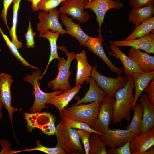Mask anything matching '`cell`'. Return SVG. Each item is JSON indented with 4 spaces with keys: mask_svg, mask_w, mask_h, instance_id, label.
I'll use <instances>...</instances> for the list:
<instances>
[{
    "mask_svg": "<svg viewBox=\"0 0 154 154\" xmlns=\"http://www.w3.org/2000/svg\"><path fill=\"white\" fill-rule=\"evenodd\" d=\"M0 145L2 147L0 154L14 153V151L10 149V144L7 140L4 139H0Z\"/></svg>",
    "mask_w": 154,
    "mask_h": 154,
    "instance_id": "60d3db41",
    "label": "cell"
},
{
    "mask_svg": "<svg viewBox=\"0 0 154 154\" xmlns=\"http://www.w3.org/2000/svg\"><path fill=\"white\" fill-rule=\"evenodd\" d=\"M109 43L118 46H130L141 49L148 53L154 54V33L151 32L143 37L133 40L109 41Z\"/></svg>",
    "mask_w": 154,
    "mask_h": 154,
    "instance_id": "5bb4252c",
    "label": "cell"
},
{
    "mask_svg": "<svg viewBox=\"0 0 154 154\" xmlns=\"http://www.w3.org/2000/svg\"><path fill=\"white\" fill-rule=\"evenodd\" d=\"M115 102L114 98L108 96L103 99L96 121L91 127L93 129L102 134L106 132L112 121Z\"/></svg>",
    "mask_w": 154,
    "mask_h": 154,
    "instance_id": "9c48e42d",
    "label": "cell"
},
{
    "mask_svg": "<svg viewBox=\"0 0 154 154\" xmlns=\"http://www.w3.org/2000/svg\"><path fill=\"white\" fill-rule=\"evenodd\" d=\"M103 40L102 37H91L86 43V47L100 58L105 63L112 72L116 74L118 76H121L124 72V70L115 66L109 59L103 48Z\"/></svg>",
    "mask_w": 154,
    "mask_h": 154,
    "instance_id": "2e32d148",
    "label": "cell"
},
{
    "mask_svg": "<svg viewBox=\"0 0 154 154\" xmlns=\"http://www.w3.org/2000/svg\"><path fill=\"white\" fill-rule=\"evenodd\" d=\"M50 112L23 113V117L26 121L27 130L32 132L33 129L38 128L46 135L50 136L55 135L56 118Z\"/></svg>",
    "mask_w": 154,
    "mask_h": 154,
    "instance_id": "8992f818",
    "label": "cell"
},
{
    "mask_svg": "<svg viewBox=\"0 0 154 154\" xmlns=\"http://www.w3.org/2000/svg\"><path fill=\"white\" fill-rule=\"evenodd\" d=\"M31 3V7L33 10L35 12L38 11L39 9L37 7V4L40 0H27Z\"/></svg>",
    "mask_w": 154,
    "mask_h": 154,
    "instance_id": "b9f144b4",
    "label": "cell"
},
{
    "mask_svg": "<svg viewBox=\"0 0 154 154\" xmlns=\"http://www.w3.org/2000/svg\"><path fill=\"white\" fill-rule=\"evenodd\" d=\"M102 101H97L87 104H80L65 107L60 113V116L61 119L66 118L85 122L92 127L97 118Z\"/></svg>",
    "mask_w": 154,
    "mask_h": 154,
    "instance_id": "3957f363",
    "label": "cell"
},
{
    "mask_svg": "<svg viewBox=\"0 0 154 154\" xmlns=\"http://www.w3.org/2000/svg\"><path fill=\"white\" fill-rule=\"evenodd\" d=\"M89 83L88 90L84 96L81 99L76 97L77 102L73 105H77L82 103L92 102L97 101H102L107 95L104 91L97 85L93 78L90 76L86 84Z\"/></svg>",
    "mask_w": 154,
    "mask_h": 154,
    "instance_id": "44dd1931",
    "label": "cell"
},
{
    "mask_svg": "<svg viewBox=\"0 0 154 154\" xmlns=\"http://www.w3.org/2000/svg\"><path fill=\"white\" fill-rule=\"evenodd\" d=\"M57 48L66 54L67 60L64 57L60 58L57 65V76L55 79L48 82V86L53 90H60L64 92L72 88L69 81L72 72H70L69 69L76 54L73 52H68L67 49L64 46H59Z\"/></svg>",
    "mask_w": 154,
    "mask_h": 154,
    "instance_id": "5b68a950",
    "label": "cell"
},
{
    "mask_svg": "<svg viewBox=\"0 0 154 154\" xmlns=\"http://www.w3.org/2000/svg\"><path fill=\"white\" fill-rule=\"evenodd\" d=\"M107 154H131L129 141L123 146L106 149Z\"/></svg>",
    "mask_w": 154,
    "mask_h": 154,
    "instance_id": "8d00e7d4",
    "label": "cell"
},
{
    "mask_svg": "<svg viewBox=\"0 0 154 154\" xmlns=\"http://www.w3.org/2000/svg\"><path fill=\"white\" fill-rule=\"evenodd\" d=\"M81 87L80 84H76L73 88L53 97L47 101L46 104L54 105L60 113L67 107L70 101L79 92Z\"/></svg>",
    "mask_w": 154,
    "mask_h": 154,
    "instance_id": "7402d4cb",
    "label": "cell"
},
{
    "mask_svg": "<svg viewBox=\"0 0 154 154\" xmlns=\"http://www.w3.org/2000/svg\"><path fill=\"white\" fill-rule=\"evenodd\" d=\"M133 110H134V114L133 118L130 123L126 127V129L136 135L141 133L143 113L141 104L140 103H136Z\"/></svg>",
    "mask_w": 154,
    "mask_h": 154,
    "instance_id": "83f0119b",
    "label": "cell"
},
{
    "mask_svg": "<svg viewBox=\"0 0 154 154\" xmlns=\"http://www.w3.org/2000/svg\"><path fill=\"white\" fill-rule=\"evenodd\" d=\"M86 0V1H88V0Z\"/></svg>",
    "mask_w": 154,
    "mask_h": 154,
    "instance_id": "f6af8a7d",
    "label": "cell"
},
{
    "mask_svg": "<svg viewBox=\"0 0 154 154\" xmlns=\"http://www.w3.org/2000/svg\"><path fill=\"white\" fill-rule=\"evenodd\" d=\"M154 29V17H151L135 27L132 33L124 40H133L145 36Z\"/></svg>",
    "mask_w": 154,
    "mask_h": 154,
    "instance_id": "484cf974",
    "label": "cell"
},
{
    "mask_svg": "<svg viewBox=\"0 0 154 154\" xmlns=\"http://www.w3.org/2000/svg\"><path fill=\"white\" fill-rule=\"evenodd\" d=\"M139 101L143 110L141 133H145L153 128L154 105L146 93L141 96Z\"/></svg>",
    "mask_w": 154,
    "mask_h": 154,
    "instance_id": "ac0fdd59",
    "label": "cell"
},
{
    "mask_svg": "<svg viewBox=\"0 0 154 154\" xmlns=\"http://www.w3.org/2000/svg\"><path fill=\"white\" fill-rule=\"evenodd\" d=\"M127 82L122 88L116 92L113 117L112 123L121 125L122 120L130 121L132 119L131 114L134 98L133 94L135 85L132 77H128Z\"/></svg>",
    "mask_w": 154,
    "mask_h": 154,
    "instance_id": "6da1fadb",
    "label": "cell"
},
{
    "mask_svg": "<svg viewBox=\"0 0 154 154\" xmlns=\"http://www.w3.org/2000/svg\"><path fill=\"white\" fill-rule=\"evenodd\" d=\"M0 33L4 38L7 45L12 55L15 57L23 65L27 67L29 66L32 68H35L36 69H38V68L31 65L29 64L22 56L19 52L18 49L15 45L10 40L7 36L4 33L0 26Z\"/></svg>",
    "mask_w": 154,
    "mask_h": 154,
    "instance_id": "4dcf8cb0",
    "label": "cell"
},
{
    "mask_svg": "<svg viewBox=\"0 0 154 154\" xmlns=\"http://www.w3.org/2000/svg\"><path fill=\"white\" fill-rule=\"evenodd\" d=\"M132 77L135 85V93L133 105V109L144 89L154 78V71L144 73L136 72L133 73Z\"/></svg>",
    "mask_w": 154,
    "mask_h": 154,
    "instance_id": "603a6c76",
    "label": "cell"
},
{
    "mask_svg": "<svg viewBox=\"0 0 154 154\" xmlns=\"http://www.w3.org/2000/svg\"><path fill=\"white\" fill-rule=\"evenodd\" d=\"M29 24L27 31L24 34L26 40V46L27 48H34L35 46L34 38L36 33L33 32L31 27V23L29 17Z\"/></svg>",
    "mask_w": 154,
    "mask_h": 154,
    "instance_id": "d590c367",
    "label": "cell"
},
{
    "mask_svg": "<svg viewBox=\"0 0 154 154\" xmlns=\"http://www.w3.org/2000/svg\"><path fill=\"white\" fill-rule=\"evenodd\" d=\"M77 133L83 144L84 149L85 153L89 154V138L91 133L88 131L76 129Z\"/></svg>",
    "mask_w": 154,
    "mask_h": 154,
    "instance_id": "e575fe53",
    "label": "cell"
},
{
    "mask_svg": "<svg viewBox=\"0 0 154 154\" xmlns=\"http://www.w3.org/2000/svg\"><path fill=\"white\" fill-rule=\"evenodd\" d=\"M97 66L92 67L90 76L95 80L98 86L106 93L107 96L114 98L116 93L126 84L128 78L118 76L112 78L102 75L97 70Z\"/></svg>",
    "mask_w": 154,
    "mask_h": 154,
    "instance_id": "ba28073f",
    "label": "cell"
},
{
    "mask_svg": "<svg viewBox=\"0 0 154 154\" xmlns=\"http://www.w3.org/2000/svg\"><path fill=\"white\" fill-rule=\"evenodd\" d=\"M135 135L125 129H112L109 128L106 132L100 135L103 143L110 148L123 146Z\"/></svg>",
    "mask_w": 154,
    "mask_h": 154,
    "instance_id": "4fadbf2b",
    "label": "cell"
},
{
    "mask_svg": "<svg viewBox=\"0 0 154 154\" xmlns=\"http://www.w3.org/2000/svg\"><path fill=\"white\" fill-rule=\"evenodd\" d=\"M61 21L66 28L67 34L72 36L79 42L80 45L86 47L85 44L91 37L89 36L80 28V23H76L73 18L69 17L64 13H61Z\"/></svg>",
    "mask_w": 154,
    "mask_h": 154,
    "instance_id": "d6986e66",
    "label": "cell"
},
{
    "mask_svg": "<svg viewBox=\"0 0 154 154\" xmlns=\"http://www.w3.org/2000/svg\"><path fill=\"white\" fill-rule=\"evenodd\" d=\"M131 154H142L154 145V128L134 135L129 140Z\"/></svg>",
    "mask_w": 154,
    "mask_h": 154,
    "instance_id": "9a60e30c",
    "label": "cell"
},
{
    "mask_svg": "<svg viewBox=\"0 0 154 154\" xmlns=\"http://www.w3.org/2000/svg\"><path fill=\"white\" fill-rule=\"evenodd\" d=\"M88 2H91V1H92V0H88Z\"/></svg>",
    "mask_w": 154,
    "mask_h": 154,
    "instance_id": "ee69618b",
    "label": "cell"
},
{
    "mask_svg": "<svg viewBox=\"0 0 154 154\" xmlns=\"http://www.w3.org/2000/svg\"><path fill=\"white\" fill-rule=\"evenodd\" d=\"M143 91L145 92L149 97L151 101L154 105V78L153 79Z\"/></svg>",
    "mask_w": 154,
    "mask_h": 154,
    "instance_id": "ab89813d",
    "label": "cell"
},
{
    "mask_svg": "<svg viewBox=\"0 0 154 154\" xmlns=\"http://www.w3.org/2000/svg\"><path fill=\"white\" fill-rule=\"evenodd\" d=\"M21 1L14 0L13 1L12 27L9 31V36L11 38V41L15 45L18 50L21 49L23 46L22 42L18 40L16 34L18 12Z\"/></svg>",
    "mask_w": 154,
    "mask_h": 154,
    "instance_id": "f1b7e54d",
    "label": "cell"
},
{
    "mask_svg": "<svg viewBox=\"0 0 154 154\" xmlns=\"http://www.w3.org/2000/svg\"><path fill=\"white\" fill-rule=\"evenodd\" d=\"M60 34V33L58 32H53L48 30L46 33L42 37L43 38H46L49 42L50 55L46 67L43 73L40 77V80L45 74L51 62L54 59H57L59 60L60 59L57 52L58 46L57 45V39Z\"/></svg>",
    "mask_w": 154,
    "mask_h": 154,
    "instance_id": "4316f807",
    "label": "cell"
},
{
    "mask_svg": "<svg viewBox=\"0 0 154 154\" xmlns=\"http://www.w3.org/2000/svg\"><path fill=\"white\" fill-rule=\"evenodd\" d=\"M85 0H64L62 3V6L59 9L61 13L69 15L80 23H85L90 17L88 13L84 11Z\"/></svg>",
    "mask_w": 154,
    "mask_h": 154,
    "instance_id": "7c38bea8",
    "label": "cell"
},
{
    "mask_svg": "<svg viewBox=\"0 0 154 154\" xmlns=\"http://www.w3.org/2000/svg\"><path fill=\"white\" fill-rule=\"evenodd\" d=\"M110 47L122 62L124 67V72L127 77H132L134 72L143 73L131 59L121 51L119 46L110 44Z\"/></svg>",
    "mask_w": 154,
    "mask_h": 154,
    "instance_id": "d4e9b609",
    "label": "cell"
},
{
    "mask_svg": "<svg viewBox=\"0 0 154 154\" xmlns=\"http://www.w3.org/2000/svg\"><path fill=\"white\" fill-rule=\"evenodd\" d=\"M14 0H3V7L1 12V16L8 30L10 29L8 26L7 20V13L9 6Z\"/></svg>",
    "mask_w": 154,
    "mask_h": 154,
    "instance_id": "f35d334b",
    "label": "cell"
},
{
    "mask_svg": "<svg viewBox=\"0 0 154 154\" xmlns=\"http://www.w3.org/2000/svg\"><path fill=\"white\" fill-rule=\"evenodd\" d=\"M37 146L32 149H27L21 151H14V153L24 151L30 152L39 151L47 154H66L64 151L60 147L56 145L54 147H49L42 145L38 140L36 141Z\"/></svg>",
    "mask_w": 154,
    "mask_h": 154,
    "instance_id": "1f68e13d",
    "label": "cell"
},
{
    "mask_svg": "<svg viewBox=\"0 0 154 154\" xmlns=\"http://www.w3.org/2000/svg\"><path fill=\"white\" fill-rule=\"evenodd\" d=\"M129 3L132 9H136L150 5H153L154 0H129Z\"/></svg>",
    "mask_w": 154,
    "mask_h": 154,
    "instance_id": "74e56055",
    "label": "cell"
},
{
    "mask_svg": "<svg viewBox=\"0 0 154 154\" xmlns=\"http://www.w3.org/2000/svg\"><path fill=\"white\" fill-rule=\"evenodd\" d=\"M41 71L38 69L32 72V74H28L24 78V81L31 84L33 87V94L35 100L34 103L30 109L31 113L40 112L44 108H47L48 106L46 104L48 101L54 96L63 93L60 90H55L50 93L43 92L40 87V82H38L41 75Z\"/></svg>",
    "mask_w": 154,
    "mask_h": 154,
    "instance_id": "277c9868",
    "label": "cell"
},
{
    "mask_svg": "<svg viewBox=\"0 0 154 154\" xmlns=\"http://www.w3.org/2000/svg\"><path fill=\"white\" fill-rule=\"evenodd\" d=\"M64 0H40L37 4L39 10L48 12L56 7Z\"/></svg>",
    "mask_w": 154,
    "mask_h": 154,
    "instance_id": "836d02e7",
    "label": "cell"
},
{
    "mask_svg": "<svg viewBox=\"0 0 154 154\" xmlns=\"http://www.w3.org/2000/svg\"><path fill=\"white\" fill-rule=\"evenodd\" d=\"M89 154H107V145L100 139V135L91 133L89 138Z\"/></svg>",
    "mask_w": 154,
    "mask_h": 154,
    "instance_id": "f546056e",
    "label": "cell"
},
{
    "mask_svg": "<svg viewBox=\"0 0 154 154\" xmlns=\"http://www.w3.org/2000/svg\"><path fill=\"white\" fill-rule=\"evenodd\" d=\"M123 7V3L119 0H92L91 2H86L84 8L90 9L95 14L99 26L98 37H102L101 35V25L107 12L112 9H119Z\"/></svg>",
    "mask_w": 154,
    "mask_h": 154,
    "instance_id": "30bf717a",
    "label": "cell"
},
{
    "mask_svg": "<svg viewBox=\"0 0 154 154\" xmlns=\"http://www.w3.org/2000/svg\"><path fill=\"white\" fill-rule=\"evenodd\" d=\"M154 14L153 5H150L132 9L128 15V21L137 27L142 23L152 17Z\"/></svg>",
    "mask_w": 154,
    "mask_h": 154,
    "instance_id": "cb8c5ba5",
    "label": "cell"
},
{
    "mask_svg": "<svg viewBox=\"0 0 154 154\" xmlns=\"http://www.w3.org/2000/svg\"><path fill=\"white\" fill-rule=\"evenodd\" d=\"M77 61L76 84L82 85L90 76L92 67L88 63L85 51L83 50L74 56Z\"/></svg>",
    "mask_w": 154,
    "mask_h": 154,
    "instance_id": "ffe728a7",
    "label": "cell"
},
{
    "mask_svg": "<svg viewBox=\"0 0 154 154\" xmlns=\"http://www.w3.org/2000/svg\"><path fill=\"white\" fill-rule=\"evenodd\" d=\"M56 145L62 148L67 154L85 153L76 129L71 128L61 119L56 127Z\"/></svg>",
    "mask_w": 154,
    "mask_h": 154,
    "instance_id": "7a4b0ae2",
    "label": "cell"
},
{
    "mask_svg": "<svg viewBox=\"0 0 154 154\" xmlns=\"http://www.w3.org/2000/svg\"><path fill=\"white\" fill-rule=\"evenodd\" d=\"M13 82V79L10 75L3 72L0 74V100L8 111L14 133L12 117L13 113L18 109L11 105V87Z\"/></svg>",
    "mask_w": 154,
    "mask_h": 154,
    "instance_id": "8fae6325",
    "label": "cell"
},
{
    "mask_svg": "<svg viewBox=\"0 0 154 154\" xmlns=\"http://www.w3.org/2000/svg\"><path fill=\"white\" fill-rule=\"evenodd\" d=\"M144 73L154 71V56L146 52L132 47L129 49L127 56Z\"/></svg>",
    "mask_w": 154,
    "mask_h": 154,
    "instance_id": "e0dca14e",
    "label": "cell"
},
{
    "mask_svg": "<svg viewBox=\"0 0 154 154\" xmlns=\"http://www.w3.org/2000/svg\"><path fill=\"white\" fill-rule=\"evenodd\" d=\"M62 119L66 121L72 128L83 130L91 133H97L100 135H102L94 130L88 124L85 122L66 118Z\"/></svg>",
    "mask_w": 154,
    "mask_h": 154,
    "instance_id": "d6a6232c",
    "label": "cell"
},
{
    "mask_svg": "<svg viewBox=\"0 0 154 154\" xmlns=\"http://www.w3.org/2000/svg\"><path fill=\"white\" fill-rule=\"evenodd\" d=\"M4 107V106L2 102L0 100V120L2 119L3 114L1 112V109Z\"/></svg>",
    "mask_w": 154,
    "mask_h": 154,
    "instance_id": "7bdbcfd3",
    "label": "cell"
},
{
    "mask_svg": "<svg viewBox=\"0 0 154 154\" xmlns=\"http://www.w3.org/2000/svg\"><path fill=\"white\" fill-rule=\"evenodd\" d=\"M60 13L56 7L48 12L42 11L38 13V18L40 21L37 24V31L39 32V37H42L49 29L53 32H58L62 35L67 33L59 21Z\"/></svg>",
    "mask_w": 154,
    "mask_h": 154,
    "instance_id": "52a82bcc",
    "label": "cell"
}]
</instances>
